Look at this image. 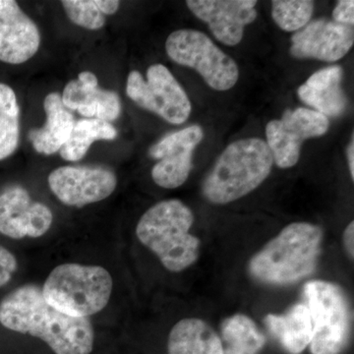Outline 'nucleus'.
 Segmentation results:
<instances>
[{
    "label": "nucleus",
    "mask_w": 354,
    "mask_h": 354,
    "mask_svg": "<svg viewBox=\"0 0 354 354\" xmlns=\"http://www.w3.org/2000/svg\"><path fill=\"white\" fill-rule=\"evenodd\" d=\"M113 288V278L104 267L67 263L50 272L41 293L58 311L75 318H88L106 308Z\"/></svg>",
    "instance_id": "39448f33"
},
{
    "label": "nucleus",
    "mask_w": 354,
    "mask_h": 354,
    "mask_svg": "<svg viewBox=\"0 0 354 354\" xmlns=\"http://www.w3.org/2000/svg\"><path fill=\"white\" fill-rule=\"evenodd\" d=\"M223 354H259L266 337L256 323L245 314H234L221 324Z\"/></svg>",
    "instance_id": "412c9836"
},
{
    "label": "nucleus",
    "mask_w": 354,
    "mask_h": 354,
    "mask_svg": "<svg viewBox=\"0 0 354 354\" xmlns=\"http://www.w3.org/2000/svg\"><path fill=\"white\" fill-rule=\"evenodd\" d=\"M0 324L6 329L38 337L55 354H91L95 330L88 318H75L53 308L39 286L28 283L0 301Z\"/></svg>",
    "instance_id": "f257e3e1"
},
{
    "label": "nucleus",
    "mask_w": 354,
    "mask_h": 354,
    "mask_svg": "<svg viewBox=\"0 0 354 354\" xmlns=\"http://www.w3.org/2000/svg\"><path fill=\"white\" fill-rule=\"evenodd\" d=\"M62 102L69 111H75L86 118L111 122L121 113L120 95L99 86L93 72H81L76 80L65 86L62 95Z\"/></svg>",
    "instance_id": "dca6fc26"
},
{
    "label": "nucleus",
    "mask_w": 354,
    "mask_h": 354,
    "mask_svg": "<svg viewBox=\"0 0 354 354\" xmlns=\"http://www.w3.org/2000/svg\"><path fill=\"white\" fill-rule=\"evenodd\" d=\"M48 183L62 204L82 208L111 196L118 186V177L104 167L65 165L50 172Z\"/></svg>",
    "instance_id": "9d476101"
},
{
    "label": "nucleus",
    "mask_w": 354,
    "mask_h": 354,
    "mask_svg": "<svg viewBox=\"0 0 354 354\" xmlns=\"http://www.w3.org/2000/svg\"><path fill=\"white\" fill-rule=\"evenodd\" d=\"M344 246L348 257L353 260L354 257V221L346 227L344 232Z\"/></svg>",
    "instance_id": "cd10ccee"
},
{
    "label": "nucleus",
    "mask_w": 354,
    "mask_h": 354,
    "mask_svg": "<svg viewBox=\"0 0 354 354\" xmlns=\"http://www.w3.org/2000/svg\"><path fill=\"white\" fill-rule=\"evenodd\" d=\"M118 136V130L108 121L84 120L76 121L68 141L60 149L62 158L67 162H78L85 157L93 143L111 141Z\"/></svg>",
    "instance_id": "4be33fe9"
},
{
    "label": "nucleus",
    "mask_w": 354,
    "mask_h": 354,
    "mask_svg": "<svg viewBox=\"0 0 354 354\" xmlns=\"http://www.w3.org/2000/svg\"><path fill=\"white\" fill-rule=\"evenodd\" d=\"M194 215L180 200L158 202L140 218L139 241L156 254L167 271H185L196 263L201 241L190 234Z\"/></svg>",
    "instance_id": "7ed1b4c3"
},
{
    "label": "nucleus",
    "mask_w": 354,
    "mask_h": 354,
    "mask_svg": "<svg viewBox=\"0 0 354 354\" xmlns=\"http://www.w3.org/2000/svg\"><path fill=\"white\" fill-rule=\"evenodd\" d=\"M354 139L351 140V144L348 148V162L349 172H351V179L354 180Z\"/></svg>",
    "instance_id": "c85d7f7f"
},
{
    "label": "nucleus",
    "mask_w": 354,
    "mask_h": 354,
    "mask_svg": "<svg viewBox=\"0 0 354 354\" xmlns=\"http://www.w3.org/2000/svg\"><path fill=\"white\" fill-rule=\"evenodd\" d=\"M291 43L290 53L295 58L335 62L346 57L353 48V28L334 20L316 19L295 32Z\"/></svg>",
    "instance_id": "ddd939ff"
},
{
    "label": "nucleus",
    "mask_w": 354,
    "mask_h": 354,
    "mask_svg": "<svg viewBox=\"0 0 354 354\" xmlns=\"http://www.w3.org/2000/svg\"><path fill=\"white\" fill-rule=\"evenodd\" d=\"M265 323L288 353L300 354L311 342L313 326L306 304L293 305L283 315L269 314Z\"/></svg>",
    "instance_id": "aec40b11"
},
{
    "label": "nucleus",
    "mask_w": 354,
    "mask_h": 354,
    "mask_svg": "<svg viewBox=\"0 0 354 354\" xmlns=\"http://www.w3.org/2000/svg\"><path fill=\"white\" fill-rule=\"evenodd\" d=\"M311 316L312 354H341L348 346L353 313L348 298L339 286L330 281H310L304 286Z\"/></svg>",
    "instance_id": "423d86ee"
},
{
    "label": "nucleus",
    "mask_w": 354,
    "mask_h": 354,
    "mask_svg": "<svg viewBox=\"0 0 354 354\" xmlns=\"http://www.w3.org/2000/svg\"><path fill=\"white\" fill-rule=\"evenodd\" d=\"M20 140V108L13 88L0 83V160L13 155Z\"/></svg>",
    "instance_id": "5701e85b"
},
{
    "label": "nucleus",
    "mask_w": 354,
    "mask_h": 354,
    "mask_svg": "<svg viewBox=\"0 0 354 354\" xmlns=\"http://www.w3.org/2000/svg\"><path fill=\"white\" fill-rule=\"evenodd\" d=\"M18 262L6 247L0 245V288L6 286L17 271Z\"/></svg>",
    "instance_id": "a878e982"
},
{
    "label": "nucleus",
    "mask_w": 354,
    "mask_h": 354,
    "mask_svg": "<svg viewBox=\"0 0 354 354\" xmlns=\"http://www.w3.org/2000/svg\"><path fill=\"white\" fill-rule=\"evenodd\" d=\"M274 165L264 140H237L216 160L202 185L203 196L215 205H227L250 194L264 183Z\"/></svg>",
    "instance_id": "20e7f679"
},
{
    "label": "nucleus",
    "mask_w": 354,
    "mask_h": 354,
    "mask_svg": "<svg viewBox=\"0 0 354 354\" xmlns=\"http://www.w3.org/2000/svg\"><path fill=\"white\" fill-rule=\"evenodd\" d=\"M335 22L339 24L351 26L354 24V1L353 0H342L339 1L333 11Z\"/></svg>",
    "instance_id": "bb28decb"
},
{
    "label": "nucleus",
    "mask_w": 354,
    "mask_h": 354,
    "mask_svg": "<svg viewBox=\"0 0 354 354\" xmlns=\"http://www.w3.org/2000/svg\"><path fill=\"white\" fill-rule=\"evenodd\" d=\"M41 46L38 26L14 0H0V62L18 65L31 59Z\"/></svg>",
    "instance_id": "2eb2a0df"
},
{
    "label": "nucleus",
    "mask_w": 354,
    "mask_h": 354,
    "mask_svg": "<svg viewBox=\"0 0 354 354\" xmlns=\"http://www.w3.org/2000/svg\"><path fill=\"white\" fill-rule=\"evenodd\" d=\"M199 125H191L167 135L150 149V156L158 160L153 165V183L165 189H176L187 180L192 169L193 152L203 140Z\"/></svg>",
    "instance_id": "9b49d317"
},
{
    "label": "nucleus",
    "mask_w": 354,
    "mask_h": 354,
    "mask_svg": "<svg viewBox=\"0 0 354 354\" xmlns=\"http://www.w3.org/2000/svg\"><path fill=\"white\" fill-rule=\"evenodd\" d=\"M186 6L218 41L230 46L241 43L246 26L258 16L255 0H187Z\"/></svg>",
    "instance_id": "4468645a"
},
{
    "label": "nucleus",
    "mask_w": 354,
    "mask_h": 354,
    "mask_svg": "<svg viewBox=\"0 0 354 354\" xmlns=\"http://www.w3.org/2000/svg\"><path fill=\"white\" fill-rule=\"evenodd\" d=\"M165 51L176 64L196 70L214 90H230L239 81V65L204 32L177 30L167 37Z\"/></svg>",
    "instance_id": "0eeeda50"
},
{
    "label": "nucleus",
    "mask_w": 354,
    "mask_h": 354,
    "mask_svg": "<svg viewBox=\"0 0 354 354\" xmlns=\"http://www.w3.org/2000/svg\"><path fill=\"white\" fill-rule=\"evenodd\" d=\"M322 241L323 230L318 225L290 223L251 258L249 272L268 285L298 283L315 271Z\"/></svg>",
    "instance_id": "f03ea898"
},
{
    "label": "nucleus",
    "mask_w": 354,
    "mask_h": 354,
    "mask_svg": "<svg viewBox=\"0 0 354 354\" xmlns=\"http://www.w3.org/2000/svg\"><path fill=\"white\" fill-rule=\"evenodd\" d=\"M314 11L310 0H274L272 16L276 24L286 32L299 31L308 24Z\"/></svg>",
    "instance_id": "393cba45"
},
{
    "label": "nucleus",
    "mask_w": 354,
    "mask_h": 354,
    "mask_svg": "<svg viewBox=\"0 0 354 354\" xmlns=\"http://www.w3.org/2000/svg\"><path fill=\"white\" fill-rule=\"evenodd\" d=\"M147 79L137 70L127 77V94L140 108L158 114L171 124H183L189 118L192 106L185 91L167 67L151 65Z\"/></svg>",
    "instance_id": "6e6552de"
},
{
    "label": "nucleus",
    "mask_w": 354,
    "mask_h": 354,
    "mask_svg": "<svg viewBox=\"0 0 354 354\" xmlns=\"http://www.w3.org/2000/svg\"><path fill=\"white\" fill-rule=\"evenodd\" d=\"M327 116L313 109H286L281 120L270 121L266 136L274 162L281 169L295 167L299 160L305 140L325 135L329 129Z\"/></svg>",
    "instance_id": "1a4fd4ad"
},
{
    "label": "nucleus",
    "mask_w": 354,
    "mask_h": 354,
    "mask_svg": "<svg viewBox=\"0 0 354 354\" xmlns=\"http://www.w3.org/2000/svg\"><path fill=\"white\" fill-rule=\"evenodd\" d=\"M53 214L44 203L32 201L20 185L0 192V234L9 239H38L50 230Z\"/></svg>",
    "instance_id": "f8f14e48"
},
{
    "label": "nucleus",
    "mask_w": 354,
    "mask_h": 354,
    "mask_svg": "<svg viewBox=\"0 0 354 354\" xmlns=\"http://www.w3.org/2000/svg\"><path fill=\"white\" fill-rule=\"evenodd\" d=\"M342 75L344 70L339 65L319 70L298 88V97L323 115H341L348 106L342 88Z\"/></svg>",
    "instance_id": "f3484780"
},
{
    "label": "nucleus",
    "mask_w": 354,
    "mask_h": 354,
    "mask_svg": "<svg viewBox=\"0 0 354 354\" xmlns=\"http://www.w3.org/2000/svg\"><path fill=\"white\" fill-rule=\"evenodd\" d=\"M169 354H223L216 330L199 318H185L172 328L167 339Z\"/></svg>",
    "instance_id": "6ab92c4d"
},
{
    "label": "nucleus",
    "mask_w": 354,
    "mask_h": 354,
    "mask_svg": "<svg viewBox=\"0 0 354 354\" xmlns=\"http://www.w3.org/2000/svg\"><path fill=\"white\" fill-rule=\"evenodd\" d=\"M62 4L72 23L92 31L101 30L106 16L115 14L120 6L118 0H64Z\"/></svg>",
    "instance_id": "b1692460"
},
{
    "label": "nucleus",
    "mask_w": 354,
    "mask_h": 354,
    "mask_svg": "<svg viewBox=\"0 0 354 354\" xmlns=\"http://www.w3.org/2000/svg\"><path fill=\"white\" fill-rule=\"evenodd\" d=\"M44 109L46 123L41 128L32 129L29 140L37 153L50 156L59 152L68 141L76 121L71 111L65 108L62 95L57 92L44 97Z\"/></svg>",
    "instance_id": "a211bd4d"
}]
</instances>
